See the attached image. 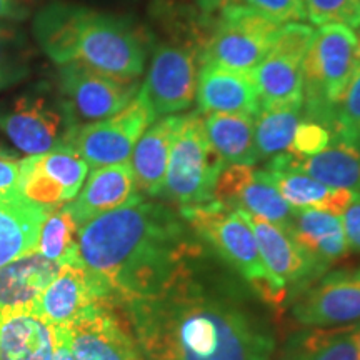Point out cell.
Wrapping results in <instances>:
<instances>
[{
  "label": "cell",
  "mask_w": 360,
  "mask_h": 360,
  "mask_svg": "<svg viewBox=\"0 0 360 360\" xmlns=\"http://www.w3.org/2000/svg\"><path fill=\"white\" fill-rule=\"evenodd\" d=\"M30 8L25 0H0V20L22 22L29 17Z\"/></svg>",
  "instance_id": "ab89813d"
},
{
  "label": "cell",
  "mask_w": 360,
  "mask_h": 360,
  "mask_svg": "<svg viewBox=\"0 0 360 360\" xmlns=\"http://www.w3.org/2000/svg\"><path fill=\"white\" fill-rule=\"evenodd\" d=\"M32 70V51L19 27L0 20V92L27 80Z\"/></svg>",
  "instance_id": "1f68e13d"
},
{
  "label": "cell",
  "mask_w": 360,
  "mask_h": 360,
  "mask_svg": "<svg viewBox=\"0 0 360 360\" xmlns=\"http://www.w3.org/2000/svg\"><path fill=\"white\" fill-rule=\"evenodd\" d=\"M277 24L242 2H232L219 12L212 34L200 52L202 64L250 72L272 47Z\"/></svg>",
  "instance_id": "ba28073f"
},
{
  "label": "cell",
  "mask_w": 360,
  "mask_h": 360,
  "mask_svg": "<svg viewBox=\"0 0 360 360\" xmlns=\"http://www.w3.org/2000/svg\"><path fill=\"white\" fill-rule=\"evenodd\" d=\"M204 127L225 165H254L259 160L252 115L207 114L204 115Z\"/></svg>",
  "instance_id": "83f0119b"
},
{
  "label": "cell",
  "mask_w": 360,
  "mask_h": 360,
  "mask_svg": "<svg viewBox=\"0 0 360 360\" xmlns=\"http://www.w3.org/2000/svg\"><path fill=\"white\" fill-rule=\"evenodd\" d=\"M240 2L277 25L307 19L302 0H240Z\"/></svg>",
  "instance_id": "8d00e7d4"
},
{
  "label": "cell",
  "mask_w": 360,
  "mask_h": 360,
  "mask_svg": "<svg viewBox=\"0 0 360 360\" xmlns=\"http://www.w3.org/2000/svg\"><path fill=\"white\" fill-rule=\"evenodd\" d=\"M139 80L119 79L69 62L58 65V94L74 125L109 119L134 101Z\"/></svg>",
  "instance_id": "30bf717a"
},
{
  "label": "cell",
  "mask_w": 360,
  "mask_h": 360,
  "mask_svg": "<svg viewBox=\"0 0 360 360\" xmlns=\"http://www.w3.org/2000/svg\"><path fill=\"white\" fill-rule=\"evenodd\" d=\"M345 240L349 250L360 252V199L349 205V209L342 214Z\"/></svg>",
  "instance_id": "f35d334b"
},
{
  "label": "cell",
  "mask_w": 360,
  "mask_h": 360,
  "mask_svg": "<svg viewBox=\"0 0 360 360\" xmlns=\"http://www.w3.org/2000/svg\"><path fill=\"white\" fill-rule=\"evenodd\" d=\"M7 152L6 150H0V157H4V159H7Z\"/></svg>",
  "instance_id": "f6af8a7d"
},
{
  "label": "cell",
  "mask_w": 360,
  "mask_h": 360,
  "mask_svg": "<svg viewBox=\"0 0 360 360\" xmlns=\"http://www.w3.org/2000/svg\"><path fill=\"white\" fill-rule=\"evenodd\" d=\"M22 197L34 204L57 209L82 188L89 165L74 148L60 146L51 152L29 155L19 164Z\"/></svg>",
  "instance_id": "4fadbf2b"
},
{
  "label": "cell",
  "mask_w": 360,
  "mask_h": 360,
  "mask_svg": "<svg viewBox=\"0 0 360 360\" xmlns=\"http://www.w3.org/2000/svg\"><path fill=\"white\" fill-rule=\"evenodd\" d=\"M292 315L307 327H334L360 321V269L322 276L295 297Z\"/></svg>",
  "instance_id": "9a60e30c"
},
{
  "label": "cell",
  "mask_w": 360,
  "mask_h": 360,
  "mask_svg": "<svg viewBox=\"0 0 360 360\" xmlns=\"http://www.w3.org/2000/svg\"><path fill=\"white\" fill-rule=\"evenodd\" d=\"M53 330H56V349H53L52 360H77L75 355L72 354L69 344H67L65 337L60 334V330H57V328H53Z\"/></svg>",
  "instance_id": "60d3db41"
},
{
  "label": "cell",
  "mask_w": 360,
  "mask_h": 360,
  "mask_svg": "<svg viewBox=\"0 0 360 360\" xmlns=\"http://www.w3.org/2000/svg\"><path fill=\"white\" fill-rule=\"evenodd\" d=\"M97 302H103L101 290L80 259H75L60 265L57 276L40 294L35 310L52 327H67Z\"/></svg>",
  "instance_id": "ac0fdd59"
},
{
  "label": "cell",
  "mask_w": 360,
  "mask_h": 360,
  "mask_svg": "<svg viewBox=\"0 0 360 360\" xmlns=\"http://www.w3.org/2000/svg\"><path fill=\"white\" fill-rule=\"evenodd\" d=\"M204 247L159 202L135 200L79 229V259L117 310L169 294L193 276Z\"/></svg>",
  "instance_id": "6da1fadb"
},
{
  "label": "cell",
  "mask_w": 360,
  "mask_h": 360,
  "mask_svg": "<svg viewBox=\"0 0 360 360\" xmlns=\"http://www.w3.org/2000/svg\"><path fill=\"white\" fill-rule=\"evenodd\" d=\"M300 120H302V107L299 105L259 109L254 120V139L259 160H270L289 150Z\"/></svg>",
  "instance_id": "f546056e"
},
{
  "label": "cell",
  "mask_w": 360,
  "mask_h": 360,
  "mask_svg": "<svg viewBox=\"0 0 360 360\" xmlns=\"http://www.w3.org/2000/svg\"><path fill=\"white\" fill-rule=\"evenodd\" d=\"M330 143L332 134L326 125L302 117V120L297 125L294 139H292V143L287 152L299 157L315 155L322 152L323 148H327Z\"/></svg>",
  "instance_id": "d590c367"
},
{
  "label": "cell",
  "mask_w": 360,
  "mask_h": 360,
  "mask_svg": "<svg viewBox=\"0 0 360 360\" xmlns=\"http://www.w3.org/2000/svg\"><path fill=\"white\" fill-rule=\"evenodd\" d=\"M141 199L142 193L135 184L132 167L129 162H124L94 169L75 199L67 202L64 207L80 229L98 215Z\"/></svg>",
  "instance_id": "e0dca14e"
},
{
  "label": "cell",
  "mask_w": 360,
  "mask_h": 360,
  "mask_svg": "<svg viewBox=\"0 0 360 360\" xmlns=\"http://www.w3.org/2000/svg\"><path fill=\"white\" fill-rule=\"evenodd\" d=\"M225 162L205 134L199 110L177 115L162 195L180 205L214 200V187Z\"/></svg>",
  "instance_id": "8992f818"
},
{
  "label": "cell",
  "mask_w": 360,
  "mask_h": 360,
  "mask_svg": "<svg viewBox=\"0 0 360 360\" xmlns=\"http://www.w3.org/2000/svg\"><path fill=\"white\" fill-rule=\"evenodd\" d=\"M315 30L302 22H289L278 25L276 35L272 39V47L269 53H276L302 64L305 52L312 42Z\"/></svg>",
  "instance_id": "e575fe53"
},
{
  "label": "cell",
  "mask_w": 360,
  "mask_h": 360,
  "mask_svg": "<svg viewBox=\"0 0 360 360\" xmlns=\"http://www.w3.org/2000/svg\"><path fill=\"white\" fill-rule=\"evenodd\" d=\"M359 65L357 35L354 30L345 25L321 27L314 34L302 60V117L332 130L335 102Z\"/></svg>",
  "instance_id": "5b68a950"
},
{
  "label": "cell",
  "mask_w": 360,
  "mask_h": 360,
  "mask_svg": "<svg viewBox=\"0 0 360 360\" xmlns=\"http://www.w3.org/2000/svg\"><path fill=\"white\" fill-rule=\"evenodd\" d=\"M120 312L150 360H270L276 347L262 322L193 277Z\"/></svg>",
  "instance_id": "7a4b0ae2"
},
{
  "label": "cell",
  "mask_w": 360,
  "mask_h": 360,
  "mask_svg": "<svg viewBox=\"0 0 360 360\" xmlns=\"http://www.w3.org/2000/svg\"><path fill=\"white\" fill-rule=\"evenodd\" d=\"M74 127L60 94L35 84L0 102V129L19 150L39 155L60 147Z\"/></svg>",
  "instance_id": "52a82bcc"
},
{
  "label": "cell",
  "mask_w": 360,
  "mask_h": 360,
  "mask_svg": "<svg viewBox=\"0 0 360 360\" xmlns=\"http://www.w3.org/2000/svg\"><path fill=\"white\" fill-rule=\"evenodd\" d=\"M355 327H310L287 340L282 360H360Z\"/></svg>",
  "instance_id": "f1b7e54d"
},
{
  "label": "cell",
  "mask_w": 360,
  "mask_h": 360,
  "mask_svg": "<svg viewBox=\"0 0 360 360\" xmlns=\"http://www.w3.org/2000/svg\"><path fill=\"white\" fill-rule=\"evenodd\" d=\"M305 17L312 24L360 27V0H302Z\"/></svg>",
  "instance_id": "836d02e7"
},
{
  "label": "cell",
  "mask_w": 360,
  "mask_h": 360,
  "mask_svg": "<svg viewBox=\"0 0 360 360\" xmlns=\"http://www.w3.org/2000/svg\"><path fill=\"white\" fill-rule=\"evenodd\" d=\"M49 207L27 199H0V267L35 252Z\"/></svg>",
  "instance_id": "484cf974"
},
{
  "label": "cell",
  "mask_w": 360,
  "mask_h": 360,
  "mask_svg": "<svg viewBox=\"0 0 360 360\" xmlns=\"http://www.w3.org/2000/svg\"><path fill=\"white\" fill-rule=\"evenodd\" d=\"M281 360H282V359H281Z\"/></svg>",
  "instance_id": "bcb514c9"
},
{
  "label": "cell",
  "mask_w": 360,
  "mask_h": 360,
  "mask_svg": "<svg viewBox=\"0 0 360 360\" xmlns=\"http://www.w3.org/2000/svg\"><path fill=\"white\" fill-rule=\"evenodd\" d=\"M197 105L200 114H245L255 117L259 94L250 72L202 64L197 79Z\"/></svg>",
  "instance_id": "d6986e66"
},
{
  "label": "cell",
  "mask_w": 360,
  "mask_h": 360,
  "mask_svg": "<svg viewBox=\"0 0 360 360\" xmlns=\"http://www.w3.org/2000/svg\"><path fill=\"white\" fill-rule=\"evenodd\" d=\"M180 217L186 220L199 240L207 242L238 276L254 287L260 299L272 305H282L289 299L265 269L254 232L240 210L210 200L180 207Z\"/></svg>",
  "instance_id": "277c9868"
},
{
  "label": "cell",
  "mask_w": 360,
  "mask_h": 360,
  "mask_svg": "<svg viewBox=\"0 0 360 360\" xmlns=\"http://www.w3.org/2000/svg\"><path fill=\"white\" fill-rule=\"evenodd\" d=\"M202 65L197 45L159 44L152 49L147 77L141 94L155 117H167L187 110L195 101L197 79Z\"/></svg>",
  "instance_id": "8fae6325"
},
{
  "label": "cell",
  "mask_w": 360,
  "mask_h": 360,
  "mask_svg": "<svg viewBox=\"0 0 360 360\" xmlns=\"http://www.w3.org/2000/svg\"><path fill=\"white\" fill-rule=\"evenodd\" d=\"M60 330L77 360H143L132 328L120 310L97 302Z\"/></svg>",
  "instance_id": "7c38bea8"
},
{
  "label": "cell",
  "mask_w": 360,
  "mask_h": 360,
  "mask_svg": "<svg viewBox=\"0 0 360 360\" xmlns=\"http://www.w3.org/2000/svg\"><path fill=\"white\" fill-rule=\"evenodd\" d=\"M314 260L328 269L347 255L342 217L319 209H297L289 231Z\"/></svg>",
  "instance_id": "603a6c76"
},
{
  "label": "cell",
  "mask_w": 360,
  "mask_h": 360,
  "mask_svg": "<svg viewBox=\"0 0 360 360\" xmlns=\"http://www.w3.org/2000/svg\"><path fill=\"white\" fill-rule=\"evenodd\" d=\"M259 94L260 109L304 105L302 64L292 58L269 53L250 70Z\"/></svg>",
  "instance_id": "4316f807"
},
{
  "label": "cell",
  "mask_w": 360,
  "mask_h": 360,
  "mask_svg": "<svg viewBox=\"0 0 360 360\" xmlns=\"http://www.w3.org/2000/svg\"><path fill=\"white\" fill-rule=\"evenodd\" d=\"M177 115H167L155 120L141 135L132 152V167L139 192L159 197L164 192L167 175L170 143H172Z\"/></svg>",
  "instance_id": "cb8c5ba5"
},
{
  "label": "cell",
  "mask_w": 360,
  "mask_h": 360,
  "mask_svg": "<svg viewBox=\"0 0 360 360\" xmlns=\"http://www.w3.org/2000/svg\"><path fill=\"white\" fill-rule=\"evenodd\" d=\"M232 2H240V0H195L199 11L204 15H210V13L220 12L224 7H227Z\"/></svg>",
  "instance_id": "b9f144b4"
},
{
  "label": "cell",
  "mask_w": 360,
  "mask_h": 360,
  "mask_svg": "<svg viewBox=\"0 0 360 360\" xmlns=\"http://www.w3.org/2000/svg\"><path fill=\"white\" fill-rule=\"evenodd\" d=\"M34 39L53 64L79 62L112 77L137 80L152 49L150 32L129 15L52 0L37 12Z\"/></svg>",
  "instance_id": "3957f363"
},
{
  "label": "cell",
  "mask_w": 360,
  "mask_h": 360,
  "mask_svg": "<svg viewBox=\"0 0 360 360\" xmlns=\"http://www.w3.org/2000/svg\"><path fill=\"white\" fill-rule=\"evenodd\" d=\"M35 252L57 264L79 259V227L65 207L51 210L42 224Z\"/></svg>",
  "instance_id": "4dcf8cb0"
},
{
  "label": "cell",
  "mask_w": 360,
  "mask_h": 360,
  "mask_svg": "<svg viewBox=\"0 0 360 360\" xmlns=\"http://www.w3.org/2000/svg\"><path fill=\"white\" fill-rule=\"evenodd\" d=\"M19 175L17 162L0 157V199H24L19 188Z\"/></svg>",
  "instance_id": "74e56055"
},
{
  "label": "cell",
  "mask_w": 360,
  "mask_h": 360,
  "mask_svg": "<svg viewBox=\"0 0 360 360\" xmlns=\"http://www.w3.org/2000/svg\"><path fill=\"white\" fill-rule=\"evenodd\" d=\"M214 200L244 210L277 227L289 231L295 210L282 195L264 170L252 165H225L214 187Z\"/></svg>",
  "instance_id": "2e32d148"
},
{
  "label": "cell",
  "mask_w": 360,
  "mask_h": 360,
  "mask_svg": "<svg viewBox=\"0 0 360 360\" xmlns=\"http://www.w3.org/2000/svg\"><path fill=\"white\" fill-rule=\"evenodd\" d=\"M274 160L300 170L327 187L360 193V147L350 142L334 141L315 155L299 157L287 152L276 155Z\"/></svg>",
  "instance_id": "7402d4cb"
},
{
  "label": "cell",
  "mask_w": 360,
  "mask_h": 360,
  "mask_svg": "<svg viewBox=\"0 0 360 360\" xmlns=\"http://www.w3.org/2000/svg\"><path fill=\"white\" fill-rule=\"evenodd\" d=\"M56 330L35 310L0 317V360H52Z\"/></svg>",
  "instance_id": "d4e9b609"
},
{
  "label": "cell",
  "mask_w": 360,
  "mask_h": 360,
  "mask_svg": "<svg viewBox=\"0 0 360 360\" xmlns=\"http://www.w3.org/2000/svg\"><path fill=\"white\" fill-rule=\"evenodd\" d=\"M332 142L345 141L360 147V65L334 105Z\"/></svg>",
  "instance_id": "d6a6232c"
},
{
  "label": "cell",
  "mask_w": 360,
  "mask_h": 360,
  "mask_svg": "<svg viewBox=\"0 0 360 360\" xmlns=\"http://www.w3.org/2000/svg\"><path fill=\"white\" fill-rule=\"evenodd\" d=\"M240 212L254 232L265 269L287 297L302 294L323 276L327 269L310 257L289 232L244 210Z\"/></svg>",
  "instance_id": "5bb4252c"
},
{
  "label": "cell",
  "mask_w": 360,
  "mask_h": 360,
  "mask_svg": "<svg viewBox=\"0 0 360 360\" xmlns=\"http://www.w3.org/2000/svg\"><path fill=\"white\" fill-rule=\"evenodd\" d=\"M355 35H357V53H359V60H360V32Z\"/></svg>",
  "instance_id": "ee69618b"
},
{
  "label": "cell",
  "mask_w": 360,
  "mask_h": 360,
  "mask_svg": "<svg viewBox=\"0 0 360 360\" xmlns=\"http://www.w3.org/2000/svg\"><path fill=\"white\" fill-rule=\"evenodd\" d=\"M155 114L139 90L134 101L109 119L74 125L62 146L74 148L89 167L124 164L141 135L155 122Z\"/></svg>",
  "instance_id": "9c48e42d"
},
{
  "label": "cell",
  "mask_w": 360,
  "mask_h": 360,
  "mask_svg": "<svg viewBox=\"0 0 360 360\" xmlns=\"http://www.w3.org/2000/svg\"><path fill=\"white\" fill-rule=\"evenodd\" d=\"M60 265L42 257L37 252H30L2 265L0 267V317L35 310L40 294L57 276Z\"/></svg>",
  "instance_id": "ffe728a7"
},
{
  "label": "cell",
  "mask_w": 360,
  "mask_h": 360,
  "mask_svg": "<svg viewBox=\"0 0 360 360\" xmlns=\"http://www.w3.org/2000/svg\"><path fill=\"white\" fill-rule=\"evenodd\" d=\"M355 340H357V345H359V350H360V326L355 327Z\"/></svg>",
  "instance_id": "7bdbcfd3"
},
{
  "label": "cell",
  "mask_w": 360,
  "mask_h": 360,
  "mask_svg": "<svg viewBox=\"0 0 360 360\" xmlns=\"http://www.w3.org/2000/svg\"><path fill=\"white\" fill-rule=\"evenodd\" d=\"M265 172L292 209H319L339 215L349 209L350 204L360 199V193L349 188H332L309 177L300 170L285 167L274 159L265 165Z\"/></svg>",
  "instance_id": "44dd1931"
}]
</instances>
